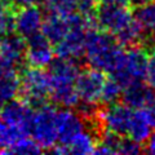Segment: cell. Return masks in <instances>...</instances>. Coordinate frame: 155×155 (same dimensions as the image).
Returning <instances> with one entry per match:
<instances>
[{
    "label": "cell",
    "mask_w": 155,
    "mask_h": 155,
    "mask_svg": "<svg viewBox=\"0 0 155 155\" xmlns=\"http://www.w3.org/2000/svg\"><path fill=\"white\" fill-rule=\"evenodd\" d=\"M49 98L58 107H75L79 101L76 93V78L80 66L76 60L57 57L49 64Z\"/></svg>",
    "instance_id": "1"
},
{
    "label": "cell",
    "mask_w": 155,
    "mask_h": 155,
    "mask_svg": "<svg viewBox=\"0 0 155 155\" xmlns=\"http://www.w3.org/2000/svg\"><path fill=\"white\" fill-rule=\"evenodd\" d=\"M122 51L123 47L113 34L93 27L87 34L83 57L89 67L110 72Z\"/></svg>",
    "instance_id": "2"
},
{
    "label": "cell",
    "mask_w": 155,
    "mask_h": 155,
    "mask_svg": "<svg viewBox=\"0 0 155 155\" xmlns=\"http://www.w3.org/2000/svg\"><path fill=\"white\" fill-rule=\"evenodd\" d=\"M149 54L145 47H132L122 51L115 65L110 70V75L122 88L134 83L145 81Z\"/></svg>",
    "instance_id": "3"
},
{
    "label": "cell",
    "mask_w": 155,
    "mask_h": 155,
    "mask_svg": "<svg viewBox=\"0 0 155 155\" xmlns=\"http://www.w3.org/2000/svg\"><path fill=\"white\" fill-rule=\"evenodd\" d=\"M56 115V105L44 104L34 109L28 136L40 146L41 150H51L57 145Z\"/></svg>",
    "instance_id": "4"
},
{
    "label": "cell",
    "mask_w": 155,
    "mask_h": 155,
    "mask_svg": "<svg viewBox=\"0 0 155 155\" xmlns=\"http://www.w3.org/2000/svg\"><path fill=\"white\" fill-rule=\"evenodd\" d=\"M19 98L34 109L47 104L49 98V78L48 72L38 67H23L19 72Z\"/></svg>",
    "instance_id": "5"
},
{
    "label": "cell",
    "mask_w": 155,
    "mask_h": 155,
    "mask_svg": "<svg viewBox=\"0 0 155 155\" xmlns=\"http://www.w3.org/2000/svg\"><path fill=\"white\" fill-rule=\"evenodd\" d=\"M93 18L96 26L115 35L133 19L127 4L115 2H98L96 5Z\"/></svg>",
    "instance_id": "6"
},
{
    "label": "cell",
    "mask_w": 155,
    "mask_h": 155,
    "mask_svg": "<svg viewBox=\"0 0 155 155\" xmlns=\"http://www.w3.org/2000/svg\"><path fill=\"white\" fill-rule=\"evenodd\" d=\"M105 81L106 75L102 70L93 69L89 66L84 70H80L75 83L79 101L100 104V97Z\"/></svg>",
    "instance_id": "7"
},
{
    "label": "cell",
    "mask_w": 155,
    "mask_h": 155,
    "mask_svg": "<svg viewBox=\"0 0 155 155\" xmlns=\"http://www.w3.org/2000/svg\"><path fill=\"white\" fill-rule=\"evenodd\" d=\"M34 107L28 105L22 98L9 100L0 107V116L7 125H11L19 129L21 132L28 136V128L32 118Z\"/></svg>",
    "instance_id": "8"
},
{
    "label": "cell",
    "mask_w": 155,
    "mask_h": 155,
    "mask_svg": "<svg viewBox=\"0 0 155 155\" xmlns=\"http://www.w3.org/2000/svg\"><path fill=\"white\" fill-rule=\"evenodd\" d=\"M26 40V52H25V61L28 66L44 69L49 66L51 62L54 60V49L53 44L43 35L41 31L35 34Z\"/></svg>",
    "instance_id": "9"
},
{
    "label": "cell",
    "mask_w": 155,
    "mask_h": 155,
    "mask_svg": "<svg viewBox=\"0 0 155 155\" xmlns=\"http://www.w3.org/2000/svg\"><path fill=\"white\" fill-rule=\"evenodd\" d=\"M26 40L18 34H8L0 39V66L12 67L21 71L23 69Z\"/></svg>",
    "instance_id": "10"
},
{
    "label": "cell",
    "mask_w": 155,
    "mask_h": 155,
    "mask_svg": "<svg viewBox=\"0 0 155 155\" xmlns=\"http://www.w3.org/2000/svg\"><path fill=\"white\" fill-rule=\"evenodd\" d=\"M56 127L57 145H62L67 149V145L74 140L75 136L85 129V123L76 111H72L69 107H57Z\"/></svg>",
    "instance_id": "11"
},
{
    "label": "cell",
    "mask_w": 155,
    "mask_h": 155,
    "mask_svg": "<svg viewBox=\"0 0 155 155\" xmlns=\"http://www.w3.org/2000/svg\"><path fill=\"white\" fill-rule=\"evenodd\" d=\"M43 19L44 14L36 4L17 8L14 12V32L23 39L30 38L41 31Z\"/></svg>",
    "instance_id": "12"
},
{
    "label": "cell",
    "mask_w": 155,
    "mask_h": 155,
    "mask_svg": "<svg viewBox=\"0 0 155 155\" xmlns=\"http://www.w3.org/2000/svg\"><path fill=\"white\" fill-rule=\"evenodd\" d=\"M132 111V107H129L123 102H119V101L111 105H102L101 120H102L104 128L120 136H125Z\"/></svg>",
    "instance_id": "13"
},
{
    "label": "cell",
    "mask_w": 155,
    "mask_h": 155,
    "mask_svg": "<svg viewBox=\"0 0 155 155\" xmlns=\"http://www.w3.org/2000/svg\"><path fill=\"white\" fill-rule=\"evenodd\" d=\"M120 100L132 109H145L155 100V88L140 81L123 88Z\"/></svg>",
    "instance_id": "14"
},
{
    "label": "cell",
    "mask_w": 155,
    "mask_h": 155,
    "mask_svg": "<svg viewBox=\"0 0 155 155\" xmlns=\"http://www.w3.org/2000/svg\"><path fill=\"white\" fill-rule=\"evenodd\" d=\"M134 21L138 23L143 34V47H151L155 44V2L146 5L134 8Z\"/></svg>",
    "instance_id": "15"
},
{
    "label": "cell",
    "mask_w": 155,
    "mask_h": 155,
    "mask_svg": "<svg viewBox=\"0 0 155 155\" xmlns=\"http://www.w3.org/2000/svg\"><path fill=\"white\" fill-rule=\"evenodd\" d=\"M151 129L153 127L145 109H133L125 136L140 143H145L151 134Z\"/></svg>",
    "instance_id": "16"
},
{
    "label": "cell",
    "mask_w": 155,
    "mask_h": 155,
    "mask_svg": "<svg viewBox=\"0 0 155 155\" xmlns=\"http://www.w3.org/2000/svg\"><path fill=\"white\" fill-rule=\"evenodd\" d=\"M69 30H70V23L67 17L48 13L44 17V19H43L41 34L52 44H57L58 41H61Z\"/></svg>",
    "instance_id": "17"
},
{
    "label": "cell",
    "mask_w": 155,
    "mask_h": 155,
    "mask_svg": "<svg viewBox=\"0 0 155 155\" xmlns=\"http://www.w3.org/2000/svg\"><path fill=\"white\" fill-rule=\"evenodd\" d=\"M19 70L0 66V107L9 100L18 97Z\"/></svg>",
    "instance_id": "18"
},
{
    "label": "cell",
    "mask_w": 155,
    "mask_h": 155,
    "mask_svg": "<svg viewBox=\"0 0 155 155\" xmlns=\"http://www.w3.org/2000/svg\"><path fill=\"white\" fill-rule=\"evenodd\" d=\"M115 39L123 48H132V47H143V34L140 28L138 23L134 21V18L127 26H124L122 30L115 34Z\"/></svg>",
    "instance_id": "19"
},
{
    "label": "cell",
    "mask_w": 155,
    "mask_h": 155,
    "mask_svg": "<svg viewBox=\"0 0 155 155\" xmlns=\"http://www.w3.org/2000/svg\"><path fill=\"white\" fill-rule=\"evenodd\" d=\"M97 145L96 136L88 129H84L75 136L74 140L67 145V153L72 154H93Z\"/></svg>",
    "instance_id": "20"
},
{
    "label": "cell",
    "mask_w": 155,
    "mask_h": 155,
    "mask_svg": "<svg viewBox=\"0 0 155 155\" xmlns=\"http://www.w3.org/2000/svg\"><path fill=\"white\" fill-rule=\"evenodd\" d=\"M78 3L79 0H44L41 4L48 13L67 17L78 12Z\"/></svg>",
    "instance_id": "21"
},
{
    "label": "cell",
    "mask_w": 155,
    "mask_h": 155,
    "mask_svg": "<svg viewBox=\"0 0 155 155\" xmlns=\"http://www.w3.org/2000/svg\"><path fill=\"white\" fill-rule=\"evenodd\" d=\"M23 136L27 134L14 127L7 125L0 116V153H7V150Z\"/></svg>",
    "instance_id": "22"
},
{
    "label": "cell",
    "mask_w": 155,
    "mask_h": 155,
    "mask_svg": "<svg viewBox=\"0 0 155 155\" xmlns=\"http://www.w3.org/2000/svg\"><path fill=\"white\" fill-rule=\"evenodd\" d=\"M14 32V8L7 0L0 2V39Z\"/></svg>",
    "instance_id": "23"
},
{
    "label": "cell",
    "mask_w": 155,
    "mask_h": 155,
    "mask_svg": "<svg viewBox=\"0 0 155 155\" xmlns=\"http://www.w3.org/2000/svg\"><path fill=\"white\" fill-rule=\"evenodd\" d=\"M122 91H123V88L119 85V83L115 79H113V78L107 79V78H106L102 92H101L100 104L106 106V105L118 102L120 100V97H122Z\"/></svg>",
    "instance_id": "24"
},
{
    "label": "cell",
    "mask_w": 155,
    "mask_h": 155,
    "mask_svg": "<svg viewBox=\"0 0 155 155\" xmlns=\"http://www.w3.org/2000/svg\"><path fill=\"white\" fill-rule=\"evenodd\" d=\"M41 151L43 150L40 149V146L32 138H30L28 136H23L7 150V154L25 155V154H39Z\"/></svg>",
    "instance_id": "25"
},
{
    "label": "cell",
    "mask_w": 155,
    "mask_h": 155,
    "mask_svg": "<svg viewBox=\"0 0 155 155\" xmlns=\"http://www.w3.org/2000/svg\"><path fill=\"white\" fill-rule=\"evenodd\" d=\"M140 153H143L142 143H140L137 141H134V140L129 138L128 136H122V137H120L118 151H116V154L134 155V154H140Z\"/></svg>",
    "instance_id": "26"
},
{
    "label": "cell",
    "mask_w": 155,
    "mask_h": 155,
    "mask_svg": "<svg viewBox=\"0 0 155 155\" xmlns=\"http://www.w3.org/2000/svg\"><path fill=\"white\" fill-rule=\"evenodd\" d=\"M145 80H146V83L149 85H151L153 88H155V51L153 52V54L149 57Z\"/></svg>",
    "instance_id": "27"
},
{
    "label": "cell",
    "mask_w": 155,
    "mask_h": 155,
    "mask_svg": "<svg viewBox=\"0 0 155 155\" xmlns=\"http://www.w3.org/2000/svg\"><path fill=\"white\" fill-rule=\"evenodd\" d=\"M145 111H146V114H147V118H149V122L151 124V127L155 128V100L147 107H145Z\"/></svg>",
    "instance_id": "28"
},
{
    "label": "cell",
    "mask_w": 155,
    "mask_h": 155,
    "mask_svg": "<svg viewBox=\"0 0 155 155\" xmlns=\"http://www.w3.org/2000/svg\"><path fill=\"white\" fill-rule=\"evenodd\" d=\"M145 143H146V146L143 147V151L150 153V154H155V132L150 134V137L147 138V141Z\"/></svg>",
    "instance_id": "29"
},
{
    "label": "cell",
    "mask_w": 155,
    "mask_h": 155,
    "mask_svg": "<svg viewBox=\"0 0 155 155\" xmlns=\"http://www.w3.org/2000/svg\"><path fill=\"white\" fill-rule=\"evenodd\" d=\"M7 2L11 4L14 9L25 7V5H30V4H35L34 3V0H7Z\"/></svg>",
    "instance_id": "30"
},
{
    "label": "cell",
    "mask_w": 155,
    "mask_h": 155,
    "mask_svg": "<svg viewBox=\"0 0 155 155\" xmlns=\"http://www.w3.org/2000/svg\"><path fill=\"white\" fill-rule=\"evenodd\" d=\"M155 0H128V4L132 8H137V7H142V5H146L149 3H153Z\"/></svg>",
    "instance_id": "31"
},
{
    "label": "cell",
    "mask_w": 155,
    "mask_h": 155,
    "mask_svg": "<svg viewBox=\"0 0 155 155\" xmlns=\"http://www.w3.org/2000/svg\"><path fill=\"white\" fill-rule=\"evenodd\" d=\"M0 2H2V0H0Z\"/></svg>",
    "instance_id": "32"
}]
</instances>
